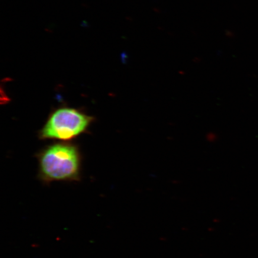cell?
Here are the masks:
<instances>
[{"instance_id":"obj_1","label":"cell","mask_w":258,"mask_h":258,"mask_svg":"<svg viewBox=\"0 0 258 258\" xmlns=\"http://www.w3.org/2000/svg\"><path fill=\"white\" fill-rule=\"evenodd\" d=\"M42 181H72L80 178V159L76 147L56 144L48 147L39 157Z\"/></svg>"},{"instance_id":"obj_2","label":"cell","mask_w":258,"mask_h":258,"mask_svg":"<svg viewBox=\"0 0 258 258\" xmlns=\"http://www.w3.org/2000/svg\"><path fill=\"white\" fill-rule=\"evenodd\" d=\"M92 118L77 109L62 108L54 111L40 132L42 139L72 140L89 127Z\"/></svg>"}]
</instances>
